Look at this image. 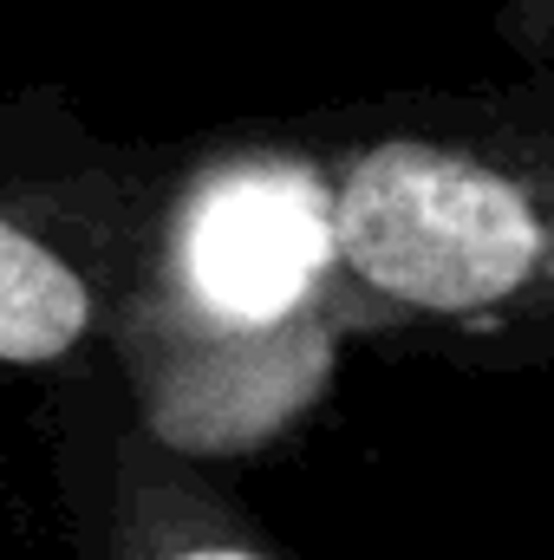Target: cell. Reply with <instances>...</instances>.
<instances>
[{
    "label": "cell",
    "mask_w": 554,
    "mask_h": 560,
    "mask_svg": "<svg viewBox=\"0 0 554 560\" xmlns=\"http://www.w3.org/2000/svg\"><path fill=\"white\" fill-rule=\"evenodd\" d=\"M326 268H339L333 196L287 163L209 176L183 209L176 275L189 306L209 313L222 332H262L293 319Z\"/></svg>",
    "instance_id": "cell-1"
},
{
    "label": "cell",
    "mask_w": 554,
    "mask_h": 560,
    "mask_svg": "<svg viewBox=\"0 0 554 560\" xmlns=\"http://www.w3.org/2000/svg\"><path fill=\"white\" fill-rule=\"evenodd\" d=\"M92 332V287L85 275L39 242L20 215L0 222V352L20 372L59 365Z\"/></svg>",
    "instance_id": "cell-2"
},
{
    "label": "cell",
    "mask_w": 554,
    "mask_h": 560,
    "mask_svg": "<svg viewBox=\"0 0 554 560\" xmlns=\"http://www.w3.org/2000/svg\"><path fill=\"white\" fill-rule=\"evenodd\" d=\"M131 560H275V555L255 548L235 528H216V522H183V528L157 522L131 541Z\"/></svg>",
    "instance_id": "cell-3"
}]
</instances>
